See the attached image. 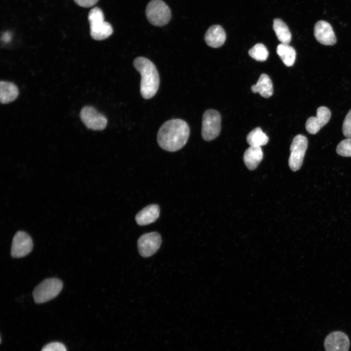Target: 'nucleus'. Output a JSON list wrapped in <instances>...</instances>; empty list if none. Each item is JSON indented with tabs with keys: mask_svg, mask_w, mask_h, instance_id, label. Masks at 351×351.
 Masks as SVG:
<instances>
[{
	"mask_svg": "<svg viewBox=\"0 0 351 351\" xmlns=\"http://www.w3.org/2000/svg\"><path fill=\"white\" fill-rule=\"evenodd\" d=\"M33 247L31 236L25 232L18 231L12 240L11 255L14 258L24 257L32 251Z\"/></svg>",
	"mask_w": 351,
	"mask_h": 351,
	"instance_id": "9",
	"label": "nucleus"
},
{
	"mask_svg": "<svg viewBox=\"0 0 351 351\" xmlns=\"http://www.w3.org/2000/svg\"><path fill=\"white\" fill-rule=\"evenodd\" d=\"M11 39L10 35L8 33H6L3 36L2 39L4 41H8Z\"/></svg>",
	"mask_w": 351,
	"mask_h": 351,
	"instance_id": "27",
	"label": "nucleus"
},
{
	"mask_svg": "<svg viewBox=\"0 0 351 351\" xmlns=\"http://www.w3.org/2000/svg\"><path fill=\"white\" fill-rule=\"evenodd\" d=\"M80 117L88 129L95 131L104 129L107 124L106 117L92 106L82 108L80 112Z\"/></svg>",
	"mask_w": 351,
	"mask_h": 351,
	"instance_id": "8",
	"label": "nucleus"
},
{
	"mask_svg": "<svg viewBox=\"0 0 351 351\" xmlns=\"http://www.w3.org/2000/svg\"><path fill=\"white\" fill-rule=\"evenodd\" d=\"M276 53L287 66L293 65L296 58L295 49L288 44L280 43L277 46Z\"/></svg>",
	"mask_w": 351,
	"mask_h": 351,
	"instance_id": "19",
	"label": "nucleus"
},
{
	"mask_svg": "<svg viewBox=\"0 0 351 351\" xmlns=\"http://www.w3.org/2000/svg\"><path fill=\"white\" fill-rule=\"evenodd\" d=\"M62 287V282L58 278H49L43 280L34 290L35 302L40 304L53 299L60 293Z\"/></svg>",
	"mask_w": 351,
	"mask_h": 351,
	"instance_id": "4",
	"label": "nucleus"
},
{
	"mask_svg": "<svg viewBox=\"0 0 351 351\" xmlns=\"http://www.w3.org/2000/svg\"><path fill=\"white\" fill-rule=\"evenodd\" d=\"M273 29L281 43L288 44L292 39L291 33L286 24L279 19L273 20Z\"/></svg>",
	"mask_w": 351,
	"mask_h": 351,
	"instance_id": "20",
	"label": "nucleus"
},
{
	"mask_svg": "<svg viewBox=\"0 0 351 351\" xmlns=\"http://www.w3.org/2000/svg\"><path fill=\"white\" fill-rule=\"evenodd\" d=\"M160 209L157 204L147 206L136 215L135 219L137 224L143 226L154 222L159 216Z\"/></svg>",
	"mask_w": 351,
	"mask_h": 351,
	"instance_id": "15",
	"label": "nucleus"
},
{
	"mask_svg": "<svg viewBox=\"0 0 351 351\" xmlns=\"http://www.w3.org/2000/svg\"><path fill=\"white\" fill-rule=\"evenodd\" d=\"M79 6L83 7H89L95 5L98 0H74Z\"/></svg>",
	"mask_w": 351,
	"mask_h": 351,
	"instance_id": "26",
	"label": "nucleus"
},
{
	"mask_svg": "<svg viewBox=\"0 0 351 351\" xmlns=\"http://www.w3.org/2000/svg\"><path fill=\"white\" fill-rule=\"evenodd\" d=\"M221 116L218 112L213 109L206 110L202 121L201 135L206 141L215 138L221 131Z\"/></svg>",
	"mask_w": 351,
	"mask_h": 351,
	"instance_id": "6",
	"label": "nucleus"
},
{
	"mask_svg": "<svg viewBox=\"0 0 351 351\" xmlns=\"http://www.w3.org/2000/svg\"><path fill=\"white\" fill-rule=\"evenodd\" d=\"M246 140L250 146L261 147L268 143L269 137L260 127H256L248 134Z\"/></svg>",
	"mask_w": 351,
	"mask_h": 351,
	"instance_id": "21",
	"label": "nucleus"
},
{
	"mask_svg": "<svg viewBox=\"0 0 351 351\" xmlns=\"http://www.w3.org/2000/svg\"><path fill=\"white\" fill-rule=\"evenodd\" d=\"M161 243V236L156 232H151L142 235L137 241L139 254L145 257L152 256L159 249Z\"/></svg>",
	"mask_w": 351,
	"mask_h": 351,
	"instance_id": "10",
	"label": "nucleus"
},
{
	"mask_svg": "<svg viewBox=\"0 0 351 351\" xmlns=\"http://www.w3.org/2000/svg\"><path fill=\"white\" fill-rule=\"evenodd\" d=\"M314 35L319 43L325 45H332L336 42V38L332 26L324 20H319L315 23Z\"/></svg>",
	"mask_w": 351,
	"mask_h": 351,
	"instance_id": "13",
	"label": "nucleus"
},
{
	"mask_svg": "<svg viewBox=\"0 0 351 351\" xmlns=\"http://www.w3.org/2000/svg\"><path fill=\"white\" fill-rule=\"evenodd\" d=\"M133 65L141 76L140 92L145 99H150L156 93L159 86V76L155 65L149 59L136 58Z\"/></svg>",
	"mask_w": 351,
	"mask_h": 351,
	"instance_id": "2",
	"label": "nucleus"
},
{
	"mask_svg": "<svg viewBox=\"0 0 351 351\" xmlns=\"http://www.w3.org/2000/svg\"><path fill=\"white\" fill-rule=\"evenodd\" d=\"M251 90L264 98L270 97L273 94V84L270 78L266 74H261L256 84L251 87Z\"/></svg>",
	"mask_w": 351,
	"mask_h": 351,
	"instance_id": "17",
	"label": "nucleus"
},
{
	"mask_svg": "<svg viewBox=\"0 0 351 351\" xmlns=\"http://www.w3.org/2000/svg\"><path fill=\"white\" fill-rule=\"evenodd\" d=\"M342 132L347 138L351 137V109L349 111L343 121Z\"/></svg>",
	"mask_w": 351,
	"mask_h": 351,
	"instance_id": "24",
	"label": "nucleus"
},
{
	"mask_svg": "<svg viewBox=\"0 0 351 351\" xmlns=\"http://www.w3.org/2000/svg\"><path fill=\"white\" fill-rule=\"evenodd\" d=\"M331 112L325 106H320L316 110V116L308 118L305 124L307 131L311 134H315L330 120Z\"/></svg>",
	"mask_w": 351,
	"mask_h": 351,
	"instance_id": "11",
	"label": "nucleus"
},
{
	"mask_svg": "<svg viewBox=\"0 0 351 351\" xmlns=\"http://www.w3.org/2000/svg\"><path fill=\"white\" fill-rule=\"evenodd\" d=\"M350 345L347 335L339 331L330 333L324 341L326 351H348Z\"/></svg>",
	"mask_w": 351,
	"mask_h": 351,
	"instance_id": "12",
	"label": "nucleus"
},
{
	"mask_svg": "<svg viewBox=\"0 0 351 351\" xmlns=\"http://www.w3.org/2000/svg\"><path fill=\"white\" fill-rule=\"evenodd\" d=\"M337 153L342 156H351V137L342 140L336 148Z\"/></svg>",
	"mask_w": 351,
	"mask_h": 351,
	"instance_id": "23",
	"label": "nucleus"
},
{
	"mask_svg": "<svg viewBox=\"0 0 351 351\" xmlns=\"http://www.w3.org/2000/svg\"><path fill=\"white\" fill-rule=\"evenodd\" d=\"M146 15L152 24L162 26L170 21L171 12L169 6L162 0H152L146 7Z\"/></svg>",
	"mask_w": 351,
	"mask_h": 351,
	"instance_id": "5",
	"label": "nucleus"
},
{
	"mask_svg": "<svg viewBox=\"0 0 351 351\" xmlns=\"http://www.w3.org/2000/svg\"><path fill=\"white\" fill-rule=\"evenodd\" d=\"M189 135L190 128L185 121L173 119L166 121L160 127L157 134V141L162 149L173 152L184 146Z\"/></svg>",
	"mask_w": 351,
	"mask_h": 351,
	"instance_id": "1",
	"label": "nucleus"
},
{
	"mask_svg": "<svg viewBox=\"0 0 351 351\" xmlns=\"http://www.w3.org/2000/svg\"><path fill=\"white\" fill-rule=\"evenodd\" d=\"M206 44L213 48L221 46L225 41L226 34L223 28L219 25H214L209 27L205 34Z\"/></svg>",
	"mask_w": 351,
	"mask_h": 351,
	"instance_id": "14",
	"label": "nucleus"
},
{
	"mask_svg": "<svg viewBox=\"0 0 351 351\" xmlns=\"http://www.w3.org/2000/svg\"><path fill=\"white\" fill-rule=\"evenodd\" d=\"M249 56L259 61H265L269 56L266 47L262 43H257L251 48L248 52Z\"/></svg>",
	"mask_w": 351,
	"mask_h": 351,
	"instance_id": "22",
	"label": "nucleus"
},
{
	"mask_svg": "<svg viewBox=\"0 0 351 351\" xmlns=\"http://www.w3.org/2000/svg\"><path fill=\"white\" fill-rule=\"evenodd\" d=\"M19 95V89L14 83L5 81L0 82V101L6 104L15 100Z\"/></svg>",
	"mask_w": 351,
	"mask_h": 351,
	"instance_id": "18",
	"label": "nucleus"
},
{
	"mask_svg": "<svg viewBox=\"0 0 351 351\" xmlns=\"http://www.w3.org/2000/svg\"><path fill=\"white\" fill-rule=\"evenodd\" d=\"M263 153L261 147L250 146L245 152L243 161L250 170H254L261 161Z\"/></svg>",
	"mask_w": 351,
	"mask_h": 351,
	"instance_id": "16",
	"label": "nucleus"
},
{
	"mask_svg": "<svg viewBox=\"0 0 351 351\" xmlns=\"http://www.w3.org/2000/svg\"><path fill=\"white\" fill-rule=\"evenodd\" d=\"M307 147L308 140L305 136L299 134L294 136L290 146L288 161L292 171H296L301 168Z\"/></svg>",
	"mask_w": 351,
	"mask_h": 351,
	"instance_id": "7",
	"label": "nucleus"
},
{
	"mask_svg": "<svg viewBox=\"0 0 351 351\" xmlns=\"http://www.w3.org/2000/svg\"><path fill=\"white\" fill-rule=\"evenodd\" d=\"M91 37L98 40L108 38L113 32L111 25L104 21L102 11L98 7L92 8L88 14Z\"/></svg>",
	"mask_w": 351,
	"mask_h": 351,
	"instance_id": "3",
	"label": "nucleus"
},
{
	"mask_svg": "<svg viewBox=\"0 0 351 351\" xmlns=\"http://www.w3.org/2000/svg\"><path fill=\"white\" fill-rule=\"evenodd\" d=\"M41 351H67L65 346L59 342H51L44 346Z\"/></svg>",
	"mask_w": 351,
	"mask_h": 351,
	"instance_id": "25",
	"label": "nucleus"
}]
</instances>
